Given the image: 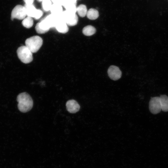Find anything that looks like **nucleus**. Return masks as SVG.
Returning <instances> with one entry per match:
<instances>
[{
  "label": "nucleus",
  "instance_id": "obj_1",
  "mask_svg": "<svg viewBox=\"0 0 168 168\" xmlns=\"http://www.w3.org/2000/svg\"><path fill=\"white\" fill-rule=\"evenodd\" d=\"M19 110L21 112L26 113L31 110L33 106V101L30 96L26 92L19 94L17 97Z\"/></svg>",
  "mask_w": 168,
  "mask_h": 168
},
{
  "label": "nucleus",
  "instance_id": "obj_2",
  "mask_svg": "<svg viewBox=\"0 0 168 168\" xmlns=\"http://www.w3.org/2000/svg\"><path fill=\"white\" fill-rule=\"evenodd\" d=\"M26 46L32 53L36 52L43 44V40L40 36L35 35L27 39L25 41Z\"/></svg>",
  "mask_w": 168,
  "mask_h": 168
},
{
  "label": "nucleus",
  "instance_id": "obj_3",
  "mask_svg": "<svg viewBox=\"0 0 168 168\" xmlns=\"http://www.w3.org/2000/svg\"><path fill=\"white\" fill-rule=\"evenodd\" d=\"M17 53L19 58L23 63H29L33 60L32 53L26 45L19 47Z\"/></svg>",
  "mask_w": 168,
  "mask_h": 168
},
{
  "label": "nucleus",
  "instance_id": "obj_4",
  "mask_svg": "<svg viewBox=\"0 0 168 168\" xmlns=\"http://www.w3.org/2000/svg\"><path fill=\"white\" fill-rule=\"evenodd\" d=\"M60 16L62 20L66 22L68 26H74L77 23L78 17L76 13L65 10L63 11Z\"/></svg>",
  "mask_w": 168,
  "mask_h": 168
},
{
  "label": "nucleus",
  "instance_id": "obj_5",
  "mask_svg": "<svg viewBox=\"0 0 168 168\" xmlns=\"http://www.w3.org/2000/svg\"><path fill=\"white\" fill-rule=\"evenodd\" d=\"M26 16V11L24 6L21 5H17L12 10L11 15L12 20L16 19L23 20Z\"/></svg>",
  "mask_w": 168,
  "mask_h": 168
},
{
  "label": "nucleus",
  "instance_id": "obj_6",
  "mask_svg": "<svg viewBox=\"0 0 168 168\" xmlns=\"http://www.w3.org/2000/svg\"><path fill=\"white\" fill-rule=\"evenodd\" d=\"M149 109L150 112L153 114H156L161 110L160 97L156 96L152 97L149 102Z\"/></svg>",
  "mask_w": 168,
  "mask_h": 168
},
{
  "label": "nucleus",
  "instance_id": "obj_7",
  "mask_svg": "<svg viewBox=\"0 0 168 168\" xmlns=\"http://www.w3.org/2000/svg\"><path fill=\"white\" fill-rule=\"evenodd\" d=\"M108 73L110 78L114 80L119 79L122 75V72L119 68L114 65L110 67L108 70Z\"/></svg>",
  "mask_w": 168,
  "mask_h": 168
},
{
  "label": "nucleus",
  "instance_id": "obj_8",
  "mask_svg": "<svg viewBox=\"0 0 168 168\" xmlns=\"http://www.w3.org/2000/svg\"><path fill=\"white\" fill-rule=\"evenodd\" d=\"M66 107L68 112L71 113H75L80 110V106L78 102L74 100H68L66 103Z\"/></svg>",
  "mask_w": 168,
  "mask_h": 168
},
{
  "label": "nucleus",
  "instance_id": "obj_9",
  "mask_svg": "<svg viewBox=\"0 0 168 168\" xmlns=\"http://www.w3.org/2000/svg\"><path fill=\"white\" fill-rule=\"evenodd\" d=\"M68 26L66 22L59 16V19L55 27L59 32L65 33L69 30Z\"/></svg>",
  "mask_w": 168,
  "mask_h": 168
},
{
  "label": "nucleus",
  "instance_id": "obj_10",
  "mask_svg": "<svg viewBox=\"0 0 168 168\" xmlns=\"http://www.w3.org/2000/svg\"><path fill=\"white\" fill-rule=\"evenodd\" d=\"M51 14L56 16L60 15L63 12L62 6L53 3L50 10Z\"/></svg>",
  "mask_w": 168,
  "mask_h": 168
},
{
  "label": "nucleus",
  "instance_id": "obj_11",
  "mask_svg": "<svg viewBox=\"0 0 168 168\" xmlns=\"http://www.w3.org/2000/svg\"><path fill=\"white\" fill-rule=\"evenodd\" d=\"M24 7L25 8L26 16L32 18H34L37 9L32 4H25Z\"/></svg>",
  "mask_w": 168,
  "mask_h": 168
},
{
  "label": "nucleus",
  "instance_id": "obj_12",
  "mask_svg": "<svg viewBox=\"0 0 168 168\" xmlns=\"http://www.w3.org/2000/svg\"><path fill=\"white\" fill-rule=\"evenodd\" d=\"M160 97L161 110L164 112L168 111V96L163 95Z\"/></svg>",
  "mask_w": 168,
  "mask_h": 168
},
{
  "label": "nucleus",
  "instance_id": "obj_13",
  "mask_svg": "<svg viewBox=\"0 0 168 168\" xmlns=\"http://www.w3.org/2000/svg\"><path fill=\"white\" fill-rule=\"evenodd\" d=\"M96 28L91 25H88L85 26L82 30V33L86 36H89L94 34L96 32Z\"/></svg>",
  "mask_w": 168,
  "mask_h": 168
},
{
  "label": "nucleus",
  "instance_id": "obj_14",
  "mask_svg": "<svg viewBox=\"0 0 168 168\" xmlns=\"http://www.w3.org/2000/svg\"><path fill=\"white\" fill-rule=\"evenodd\" d=\"M86 15L89 19L94 20L96 19L99 17V12L96 9L91 8L87 11Z\"/></svg>",
  "mask_w": 168,
  "mask_h": 168
},
{
  "label": "nucleus",
  "instance_id": "obj_15",
  "mask_svg": "<svg viewBox=\"0 0 168 168\" xmlns=\"http://www.w3.org/2000/svg\"><path fill=\"white\" fill-rule=\"evenodd\" d=\"M87 12L86 7L84 5L81 4L77 7V12L80 17H85L86 15Z\"/></svg>",
  "mask_w": 168,
  "mask_h": 168
},
{
  "label": "nucleus",
  "instance_id": "obj_16",
  "mask_svg": "<svg viewBox=\"0 0 168 168\" xmlns=\"http://www.w3.org/2000/svg\"><path fill=\"white\" fill-rule=\"evenodd\" d=\"M22 24L26 28H30L33 24V20L32 17L27 16L23 20Z\"/></svg>",
  "mask_w": 168,
  "mask_h": 168
},
{
  "label": "nucleus",
  "instance_id": "obj_17",
  "mask_svg": "<svg viewBox=\"0 0 168 168\" xmlns=\"http://www.w3.org/2000/svg\"><path fill=\"white\" fill-rule=\"evenodd\" d=\"M52 5L51 0H44L42 2L43 8L45 11H50Z\"/></svg>",
  "mask_w": 168,
  "mask_h": 168
},
{
  "label": "nucleus",
  "instance_id": "obj_18",
  "mask_svg": "<svg viewBox=\"0 0 168 168\" xmlns=\"http://www.w3.org/2000/svg\"><path fill=\"white\" fill-rule=\"evenodd\" d=\"M77 0H63V6L64 7L68 5H76Z\"/></svg>",
  "mask_w": 168,
  "mask_h": 168
},
{
  "label": "nucleus",
  "instance_id": "obj_19",
  "mask_svg": "<svg viewBox=\"0 0 168 168\" xmlns=\"http://www.w3.org/2000/svg\"><path fill=\"white\" fill-rule=\"evenodd\" d=\"M43 14L42 11L39 9H37L34 18L37 19L40 18Z\"/></svg>",
  "mask_w": 168,
  "mask_h": 168
},
{
  "label": "nucleus",
  "instance_id": "obj_20",
  "mask_svg": "<svg viewBox=\"0 0 168 168\" xmlns=\"http://www.w3.org/2000/svg\"><path fill=\"white\" fill-rule=\"evenodd\" d=\"M53 3L59 4L63 6V0H51Z\"/></svg>",
  "mask_w": 168,
  "mask_h": 168
},
{
  "label": "nucleus",
  "instance_id": "obj_21",
  "mask_svg": "<svg viewBox=\"0 0 168 168\" xmlns=\"http://www.w3.org/2000/svg\"><path fill=\"white\" fill-rule=\"evenodd\" d=\"M25 3V4L31 5L32 4L34 0H23Z\"/></svg>",
  "mask_w": 168,
  "mask_h": 168
},
{
  "label": "nucleus",
  "instance_id": "obj_22",
  "mask_svg": "<svg viewBox=\"0 0 168 168\" xmlns=\"http://www.w3.org/2000/svg\"><path fill=\"white\" fill-rule=\"evenodd\" d=\"M39 2H42L44 0H37Z\"/></svg>",
  "mask_w": 168,
  "mask_h": 168
}]
</instances>
